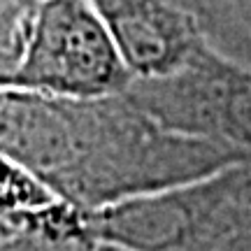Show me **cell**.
Wrapping results in <instances>:
<instances>
[{"instance_id": "1", "label": "cell", "mask_w": 251, "mask_h": 251, "mask_svg": "<svg viewBox=\"0 0 251 251\" xmlns=\"http://www.w3.org/2000/svg\"><path fill=\"white\" fill-rule=\"evenodd\" d=\"M117 77L107 33L81 0H51L37 26L14 81L54 91H98Z\"/></svg>"}]
</instances>
